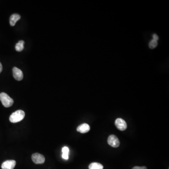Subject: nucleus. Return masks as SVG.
Wrapping results in <instances>:
<instances>
[{
  "label": "nucleus",
  "mask_w": 169,
  "mask_h": 169,
  "mask_svg": "<svg viewBox=\"0 0 169 169\" xmlns=\"http://www.w3.org/2000/svg\"><path fill=\"white\" fill-rule=\"evenodd\" d=\"M13 75L14 78L17 81H20L23 79V73L21 70L17 67H14L13 69Z\"/></svg>",
  "instance_id": "7"
},
{
  "label": "nucleus",
  "mask_w": 169,
  "mask_h": 169,
  "mask_svg": "<svg viewBox=\"0 0 169 169\" xmlns=\"http://www.w3.org/2000/svg\"><path fill=\"white\" fill-rule=\"evenodd\" d=\"M2 71H3V66L1 63H0V73H1Z\"/></svg>",
  "instance_id": "17"
},
{
  "label": "nucleus",
  "mask_w": 169,
  "mask_h": 169,
  "mask_svg": "<svg viewBox=\"0 0 169 169\" xmlns=\"http://www.w3.org/2000/svg\"><path fill=\"white\" fill-rule=\"evenodd\" d=\"M63 153H69V149L67 147H65L62 148V150Z\"/></svg>",
  "instance_id": "14"
},
{
  "label": "nucleus",
  "mask_w": 169,
  "mask_h": 169,
  "mask_svg": "<svg viewBox=\"0 0 169 169\" xmlns=\"http://www.w3.org/2000/svg\"><path fill=\"white\" fill-rule=\"evenodd\" d=\"M25 117V113L22 110H18L12 113L10 117V120L12 123L21 121Z\"/></svg>",
  "instance_id": "1"
},
{
  "label": "nucleus",
  "mask_w": 169,
  "mask_h": 169,
  "mask_svg": "<svg viewBox=\"0 0 169 169\" xmlns=\"http://www.w3.org/2000/svg\"><path fill=\"white\" fill-rule=\"evenodd\" d=\"M0 101H1L3 105L6 108L11 107L14 103L13 99L10 97L5 92H1L0 94Z\"/></svg>",
  "instance_id": "2"
},
{
  "label": "nucleus",
  "mask_w": 169,
  "mask_h": 169,
  "mask_svg": "<svg viewBox=\"0 0 169 169\" xmlns=\"http://www.w3.org/2000/svg\"><path fill=\"white\" fill-rule=\"evenodd\" d=\"M16 165V162L15 160L6 161L3 163L1 165L2 169H14Z\"/></svg>",
  "instance_id": "6"
},
{
  "label": "nucleus",
  "mask_w": 169,
  "mask_h": 169,
  "mask_svg": "<svg viewBox=\"0 0 169 169\" xmlns=\"http://www.w3.org/2000/svg\"><path fill=\"white\" fill-rule=\"evenodd\" d=\"M153 40H156V41H157V40H159V37H158V36L157 35V34H156V33H155V34H154L153 35Z\"/></svg>",
  "instance_id": "16"
},
{
  "label": "nucleus",
  "mask_w": 169,
  "mask_h": 169,
  "mask_svg": "<svg viewBox=\"0 0 169 169\" xmlns=\"http://www.w3.org/2000/svg\"><path fill=\"white\" fill-rule=\"evenodd\" d=\"M24 40H20L16 44L15 49L16 51L21 52L24 49Z\"/></svg>",
  "instance_id": "10"
},
{
  "label": "nucleus",
  "mask_w": 169,
  "mask_h": 169,
  "mask_svg": "<svg viewBox=\"0 0 169 169\" xmlns=\"http://www.w3.org/2000/svg\"><path fill=\"white\" fill-rule=\"evenodd\" d=\"M89 169H103L104 166L102 164L98 163H92L89 166Z\"/></svg>",
  "instance_id": "11"
},
{
  "label": "nucleus",
  "mask_w": 169,
  "mask_h": 169,
  "mask_svg": "<svg viewBox=\"0 0 169 169\" xmlns=\"http://www.w3.org/2000/svg\"><path fill=\"white\" fill-rule=\"evenodd\" d=\"M62 158L65 160H68L69 159V153H63Z\"/></svg>",
  "instance_id": "13"
},
{
  "label": "nucleus",
  "mask_w": 169,
  "mask_h": 169,
  "mask_svg": "<svg viewBox=\"0 0 169 169\" xmlns=\"http://www.w3.org/2000/svg\"><path fill=\"white\" fill-rule=\"evenodd\" d=\"M21 18V16L17 13L12 14L10 18V26H15L16 23Z\"/></svg>",
  "instance_id": "9"
},
{
  "label": "nucleus",
  "mask_w": 169,
  "mask_h": 169,
  "mask_svg": "<svg viewBox=\"0 0 169 169\" xmlns=\"http://www.w3.org/2000/svg\"><path fill=\"white\" fill-rule=\"evenodd\" d=\"M90 126L87 124L85 123V124H83L79 125L77 127V131L81 134H85V133L88 132L90 130Z\"/></svg>",
  "instance_id": "8"
},
{
  "label": "nucleus",
  "mask_w": 169,
  "mask_h": 169,
  "mask_svg": "<svg viewBox=\"0 0 169 169\" xmlns=\"http://www.w3.org/2000/svg\"><path fill=\"white\" fill-rule=\"evenodd\" d=\"M132 169H147V167L145 166H135L134 167V168Z\"/></svg>",
  "instance_id": "15"
},
{
  "label": "nucleus",
  "mask_w": 169,
  "mask_h": 169,
  "mask_svg": "<svg viewBox=\"0 0 169 169\" xmlns=\"http://www.w3.org/2000/svg\"><path fill=\"white\" fill-rule=\"evenodd\" d=\"M115 124L116 125L117 128L121 131L125 130L127 127L126 122L122 118H117L115 121Z\"/></svg>",
  "instance_id": "5"
},
{
  "label": "nucleus",
  "mask_w": 169,
  "mask_h": 169,
  "mask_svg": "<svg viewBox=\"0 0 169 169\" xmlns=\"http://www.w3.org/2000/svg\"><path fill=\"white\" fill-rule=\"evenodd\" d=\"M158 45V42L156 40H152L150 42V43L148 44L149 47L150 49H154L156 48Z\"/></svg>",
  "instance_id": "12"
},
{
  "label": "nucleus",
  "mask_w": 169,
  "mask_h": 169,
  "mask_svg": "<svg viewBox=\"0 0 169 169\" xmlns=\"http://www.w3.org/2000/svg\"><path fill=\"white\" fill-rule=\"evenodd\" d=\"M108 143L110 146L113 147H118L120 145V141L116 135H111L108 137Z\"/></svg>",
  "instance_id": "3"
},
{
  "label": "nucleus",
  "mask_w": 169,
  "mask_h": 169,
  "mask_svg": "<svg viewBox=\"0 0 169 169\" xmlns=\"http://www.w3.org/2000/svg\"><path fill=\"white\" fill-rule=\"evenodd\" d=\"M32 160L36 164H42L45 162V158L42 154L34 153L32 156Z\"/></svg>",
  "instance_id": "4"
}]
</instances>
